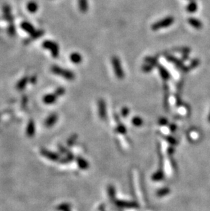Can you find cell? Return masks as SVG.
Wrapping results in <instances>:
<instances>
[{
	"label": "cell",
	"instance_id": "7",
	"mask_svg": "<svg viewBox=\"0 0 210 211\" xmlns=\"http://www.w3.org/2000/svg\"><path fill=\"white\" fill-rule=\"evenodd\" d=\"M21 28L23 30H24L25 32L29 33V34H32L36 31V29L33 26V25L28 21L22 22L21 24Z\"/></svg>",
	"mask_w": 210,
	"mask_h": 211
},
{
	"label": "cell",
	"instance_id": "29",
	"mask_svg": "<svg viewBox=\"0 0 210 211\" xmlns=\"http://www.w3.org/2000/svg\"><path fill=\"white\" fill-rule=\"evenodd\" d=\"M208 122H210V113H209V116H208Z\"/></svg>",
	"mask_w": 210,
	"mask_h": 211
},
{
	"label": "cell",
	"instance_id": "3",
	"mask_svg": "<svg viewBox=\"0 0 210 211\" xmlns=\"http://www.w3.org/2000/svg\"><path fill=\"white\" fill-rule=\"evenodd\" d=\"M111 62L116 76L119 79H122L124 78L125 74H124L123 68L121 66V62L119 57H117V56H113L111 59Z\"/></svg>",
	"mask_w": 210,
	"mask_h": 211
},
{
	"label": "cell",
	"instance_id": "17",
	"mask_svg": "<svg viewBox=\"0 0 210 211\" xmlns=\"http://www.w3.org/2000/svg\"><path fill=\"white\" fill-rule=\"evenodd\" d=\"M44 31L42 30H36L34 32H33L32 34H31V40H36L38 39H39L42 36V35H44Z\"/></svg>",
	"mask_w": 210,
	"mask_h": 211
},
{
	"label": "cell",
	"instance_id": "8",
	"mask_svg": "<svg viewBox=\"0 0 210 211\" xmlns=\"http://www.w3.org/2000/svg\"><path fill=\"white\" fill-rule=\"evenodd\" d=\"M157 67L160 74V76H161V77L163 79L164 81H167L170 79L171 77L170 73H169V72L167 71L166 68H165L163 66H162V65L160 64H158Z\"/></svg>",
	"mask_w": 210,
	"mask_h": 211
},
{
	"label": "cell",
	"instance_id": "12",
	"mask_svg": "<svg viewBox=\"0 0 210 211\" xmlns=\"http://www.w3.org/2000/svg\"><path fill=\"white\" fill-rule=\"evenodd\" d=\"M27 9H28V10L29 12L35 13L37 12L38 9V6L36 4V2L31 1L28 3V5H27Z\"/></svg>",
	"mask_w": 210,
	"mask_h": 211
},
{
	"label": "cell",
	"instance_id": "22",
	"mask_svg": "<svg viewBox=\"0 0 210 211\" xmlns=\"http://www.w3.org/2000/svg\"><path fill=\"white\" fill-rule=\"evenodd\" d=\"M198 64H199V60L198 59H194L193 60H192L188 67L190 69H193L196 68V67H197L198 66Z\"/></svg>",
	"mask_w": 210,
	"mask_h": 211
},
{
	"label": "cell",
	"instance_id": "20",
	"mask_svg": "<svg viewBox=\"0 0 210 211\" xmlns=\"http://www.w3.org/2000/svg\"><path fill=\"white\" fill-rule=\"evenodd\" d=\"M16 33V29L15 27L14 24L12 25H9L8 28V33L9 35L10 36H14Z\"/></svg>",
	"mask_w": 210,
	"mask_h": 211
},
{
	"label": "cell",
	"instance_id": "9",
	"mask_svg": "<svg viewBox=\"0 0 210 211\" xmlns=\"http://www.w3.org/2000/svg\"><path fill=\"white\" fill-rule=\"evenodd\" d=\"M188 21L189 24L192 27H193L194 28L197 29V30H200V29H201L203 28V24L201 22L200 20L195 19V18H193V17L189 18Z\"/></svg>",
	"mask_w": 210,
	"mask_h": 211
},
{
	"label": "cell",
	"instance_id": "23",
	"mask_svg": "<svg viewBox=\"0 0 210 211\" xmlns=\"http://www.w3.org/2000/svg\"><path fill=\"white\" fill-rule=\"evenodd\" d=\"M118 204L119 206H121V207L124 206V207H133L134 206V203L132 202H119Z\"/></svg>",
	"mask_w": 210,
	"mask_h": 211
},
{
	"label": "cell",
	"instance_id": "11",
	"mask_svg": "<svg viewBox=\"0 0 210 211\" xmlns=\"http://www.w3.org/2000/svg\"><path fill=\"white\" fill-rule=\"evenodd\" d=\"M78 8L81 12L85 13L88 10V1L87 0H78Z\"/></svg>",
	"mask_w": 210,
	"mask_h": 211
},
{
	"label": "cell",
	"instance_id": "6",
	"mask_svg": "<svg viewBox=\"0 0 210 211\" xmlns=\"http://www.w3.org/2000/svg\"><path fill=\"white\" fill-rule=\"evenodd\" d=\"M3 13H4V19L6 20L9 23V25L14 24V18H13L12 13H11V8L10 6L8 4H4L3 6Z\"/></svg>",
	"mask_w": 210,
	"mask_h": 211
},
{
	"label": "cell",
	"instance_id": "24",
	"mask_svg": "<svg viewBox=\"0 0 210 211\" xmlns=\"http://www.w3.org/2000/svg\"><path fill=\"white\" fill-rule=\"evenodd\" d=\"M56 95L57 96H62L65 93V89L64 87H58L56 90Z\"/></svg>",
	"mask_w": 210,
	"mask_h": 211
},
{
	"label": "cell",
	"instance_id": "21",
	"mask_svg": "<svg viewBox=\"0 0 210 211\" xmlns=\"http://www.w3.org/2000/svg\"><path fill=\"white\" fill-rule=\"evenodd\" d=\"M99 110H100V114H104L105 111V103L103 100H99Z\"/></svg>",
	"mask_w": 210,
	"mask_h": 211
},
{
	"label": "cell",
	"instance_id": "25",
	"mask_svg": "<svg viewBox=\"0 0 210 211\" xmlns=\"http://www.w3.org/2000/svg\"><path fill=\"white\" fill-rule=\"evenodd\" d=\"M132 122L134 123V125H136V126H140V125H141L142 124V120H141V118H134V120H132Z\"/></svg>",
	"mask_w": 210,
	"mask_h": 211
},
{
	"label": "cell",
	"instance_id": "30",
	"mask_svg": "<svg viewBox=\"0 0 210 211\" xmlns=\"http://www.w3.org/2000/svg\"><path fill=\"white\" fill-rule=\"evenodd\" d=\"M189 1H194V0H189Z\"/></svg>",
	"mask_w": 210,
	"mask_h": 211
},
{
	"label": "cell",
	"instance_id": "16",
	"mask_svg": "<svg viewBox=\"0 0 210 211\" xmlns=\"http://www.w3.org/2000/svg\"><path fill=\"white\" fill-rule=\"evenodd\" d=\"M29 79L28 77H25L23 78H22L21 80L18 82V84L17 85V87L19 89H23L25 87L27 83L28 82Z\"/></svg>",
	"mask_w": 210,
	"mask_h": 211
},
{
	"label": "cell",
	"instance_id": "26",
	"mask_svg": "<svg viewBox=\"0 0 210 211\" xmlns=\"http://www.w3.org/2000/svg\"><path fill=\"white\" fill-rule=\"evenodd\" d=\"M56 121L55 116H52V117L49 118V120H47V124L48 125H52Z\"/></svg>",
	"mask_w": 210,
	"mask_h": 211
},
{
	"label": "cell",
	"instance_id": "28",
	"mask_svg": "<svg viewBox=\"0 0 210 211\" xmlns=\"http://www.w3.org/2000/svg\"><path fill=\"white\" fill-rule=\"evenodd\" d=\"M30 81L31 83H33V84H34L36 83V78L35 76H33V77H31L30 79Z\"/></svg>",
	"mask_w": 210,
	"mask_h": 211
},
{
	"label": "cell",
	"instance_id": "13",
	"mask_svg": "<svg viewBox=\"0 0 210 211\" xmlns=\"http://www.w3.org/2000/svg\"><path fill=\"white\" fill-rule=\"evenodd\" d=\"M158 56H156V57L155 56H153V57L150 56V57H145L144 61H145V62L147 63V64H150L154 66H157V65L158 64Z\"/></svg>",
	"mask_w": 210,
	"mask_h": 211
},
{
	"label": "cell",
	"instance_id": "4",
	"mask_svg": "<svg viewBox=\"0 0 210 211\" xmlns=\"http://www.w3.org/2000/svg\"><path fill=\"white\" fill-rule=\"evenodd\" d=\"M165 58L167 61L173 63V64L175 65V66L177 67L179 70L182 71V72L187 73V72H188L190 70V69L189 68L188 66H186L184 64V63H183V60L178 59V58L175 57V56H173L172 55L166 54V55H165Z\"/></svg>",
	"mask_w": 210,
	"mask_h": 211
},
{
	"label": "cell",
	"instance_id": "19",
	"mask_svg": "<svg viewBox=\"0 0 210 211\" xmlns=\"http://www.w3.org/2000/svg\"><path fill=\"white\" fill-rule=\"evenodd\" d=\"M153 67H154V66H153V65L152 64H147V63H145V64H144L142 66V71H143V72H145V73H150V72H151L152 71V69Z\"/></svg>",
	"mask_w": 210,
	"mask_h": 211
},
{
	"label": "cell",
	"instance_id": "18",
	"mask_svg": "<svg viewBox=\"0 0 210 211\" xmlns=\"http://www.w3.org/2000/svg\"><path fill=\"white\" fill-rule=\"evenodd\" d=\"M190 49L188 48V47H178V48H174L172 49V51L173 52H179L182 53V54L190 53Z\"/></svg>",
	"mask_w": 210,
	"mask_h": 211
},
{
	"label": "cell",
	"instance_id": "5",
	"mask_svg": "<svg viewBox=\"0 0 210 211\" xmlns=\"http://www.w3.org/2000/svg\"><path fill=\"white\" fill-rule=\"evenodd\" d=\"M42 47L43 48L50 51L53 57L56 58L59 56L60 48H59L58 44L56 43L55 42L52 41V40H44L42 43Z\"/></svg>",
	"mask_w": 210,
	"mask_h": 211
},
{
	"label": "cell",
	"instance_id": "27",
	"mask_svg": "<svg viewBox=\"0 0 210 211\" xmlns=\"http://www.w3.org/2000/svg\"><path fill=\"white\" fill-rule=\"evenodd\" d=\"M188 58H189V53H184V54H182V60H183V61H186V60H188Z\"/></svg>",
	"mask_w": 210,
	"mask_h": 211
},
{
	"label": "cell",
	"instance_id": "2",
	"mask_svg": "<svg viewBox=\"0 0 210 211\" xmlns=\"http://www.w3.org/2000/svg\"><path fill=\"white\" fill-rule=\"evenodd\" d=\"M174 21H175V19H174L173 17L169 16V17H165L153 23L152 25V30L156 31L162 28H168L174 23Z\"/></svg>",
	"mask_w": 210,
	"mask_h": 211
},
{
	"label": "cell",
	"instance_id": "15",
	"mask_svg": "<svg viewBox=\"0 0 210 211\" xmlns=\"http://www.w3.org/2000/svg\"><path fill=\"white\" fill-rule=\"evenodd\" d=\"M56 96L57 95H54V94H48V95L45 96L44 97V102L47 104H51V103H53L55 101Z\"/></svg>",
	"mask_w": 210,
	"mask_h": 211
},
{
	"label": "cell",
	"instance_id": "10",
	"mask_svg": "<svg viewBox=\"0 0 210 211\" xmlns=\"http://www.w3.org/2000/svg\"><path fill=\"white\" fill-rule=\"evenodd\" d=\"M70 61L74 63V64H80V63L82 62L83 58L82 56H81L79 53H73L70 56Z\"/></svg>",
	"mask_w": 210,
	"mask_h": 211
},
{
	"label": "cell",
	"instance_id": "14",
	"mask_svg": "<svg viewBox=\"0 0 210 211\" xmlns=\"http://www.w3.org/2000/svg\"><path fill=\"white\" fill-rule=\"evenodd\" d=\"M197 4L195 1H191L190 4L186 6V11L190 13L195 12L197 10Z\"/></svg>",
	"mask_w": 210,
	"mask_h": 211
},
{
	"label": "cell",
	"instance_id": "1",
	"mask_svg": "<svg viewBox=\"0 0 210 211\" xmlns=\"http://www.w3.org/2000/svg\"><path fill=\"white\" fill-rule=\"evenodd\" d=\"M51 71L55 75L61 76V77H64L67 80L71 81L75 78V75L73 72L67 70V69L63 68L62 67L57 66V65H53V66H51Z\"/></svg>",
	"mask_w": 210,
	"mask_h": 211
}]
</instances>
